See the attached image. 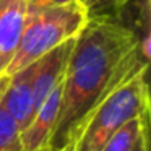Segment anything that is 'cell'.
Segmentation results:
<instances>
[{"mask_svg":"<svg viewBox=\"0 0 151 151\" xmlns=\"http://www.w3.org/2000/svg\"><path fill=\"white\" fill-rule=\"evenodd\" d=\"M145 68L148 60L140 54L133 31L114 18H89L68 57L49 146L65 150L72 145L96 106Z\"/></svg>","mask_w":151,"mask_h":151,"instance_id":"6da1fadb","label":"cell"},{"mask_svg":"<svg viewBox=\"0 0 151 151\" xmlns=\"http://www.w3.org/2000/svg\"><path fill=\"white\" fill-rule=\"evenodd\" d=\"M146 70H141L107 94L88 115L68 151H101L107 140L127 122L150 115Z\"/></svg>","mask_w":151,"mask_h":151,"instance_id":"7a4b0ae2","label":"cell"},{"mask_svg":"<svg viewBox=\"0 0 151 151\" xmlns=\"http://www.w3.org/2000/svg\"><path fill=\"white\" fill-rule=\"evenodd\" d=\"M88 20L86 8L80 4L50 8L28 7L24 31L13 60L5 70V75L20 72L21 68L39 60L54 47L68 39H75L86 26Z\"/></svg>","mask_w":151,"mask_h":151,"instance_id":"3957f363","label":"cell"},{"mask_svg":"<svg viewBox=\"0 0 151 151\" xmlns=\"http://www.w3.org/2000/svg\"><path fill=\"white\" fill-rule=\"evenodd\" d=\"M75 39H68L60 46L42 55L34 62V76H33V106L34 114L41 107L46 98L54 88L63 80L68 57L72 54Z\"/></svg>","mask_w":151,"mask_h":151,"instance_id":"277c9868","label":"cell"},{"mask_svg":"<svg viewBox=\"0 0 151 151\" xmlns=\"http://www.w3.org/2000/svg\"><path fill=\"white\" fill-rule=\"evenodd\" d=\"M33 76H34V63L21 68L20 72L8 75V85L5 88L0 104L12 115L20 132L28 127L34 117L33 106Z\"/></svg>","mask_w":151,"mask_h":151,"instance_id":"5b68a950","label":"cell"},{"mask_svg":"<svg viewBox=\"0 0 151 151\" xmlns=\"http://www.w3.org/2000/svg\"><path fill=\"white\" fill-rule=\"evenodd\" d=\"M28 17V0H0V75L13 60Z\"/></svg>","mask_w":151,"mask_h":151,"instance_id":"8992f818","label":"cell"},{"mask_svg":"<svg viewBox=\"0 0 151 151\" xmlns=\"http://www.w3.org/2000/svg\"><path fill=\"white\" fill-rule=\"evenodd\" d=\"M60 99H62V81L50 91V94L34 114L33 120L28 124V127L20 132L21 151H37L49 145L57 124Z\"/></svg>","mask_w":151,"mask_h":151,"instance_id":"52a82bcc","label":"cell"},{"mask_svg":"<svg viewBox=\"0 0 151 151\" xmlns=\"http://www.w3.org/2000/svg\"><path fill=\"white\" fill-rule=\"evenodd\" d=\"M148 117L150 115L133 119V120L127 122L125 125H122L107 140V143L104 145V148L101 151H132L135 141L140 137L141 130L148 127Z\"/></svg>","mask_w":151,"mask_h":151,"instance_id":"ba28073f","label":"cell"},{"mask_svg":"<svg viewBox=\"0 0 151 151\" xmlns=\"http://www.w3.org/2000/svg\"><path fill=\"white\" fill-rule=\"evenodd\" d=\"M0 151H21L20 127L0 104Z\"/></svg>","mask_w":151,"mask_h":151,"instance_id":"9c48e42d","label":"cell"},{"mask_svg":"<svg viewBox=\"0 0 151 151\" xmlns=\"http://www.w3.org/2000/svg\"><path fill=\"white\" fill-rule=\"evenodd\" d=\"M132 0H86L88 18H114Z\"/></svg>","mask_w":151,"mask_h":151,"instance_id":"30bf717a","label":"cell"},{"mask_svg":"<svg viewBox=\"0 0 151 151\" xmlns=\"http://www.w3.org/2000/svg\"><path fill=\"white\" fill-rule=\"evenodd\" d=\"M70 4H78L76 0H28V7L34 8H50V7H63Z\"/></svg>","mask_w":151,"mask_h":151,"instance_id":"8fae6325","label":"cell"},{"mask_svg":"<svg viewBox=\"0 0 151 151\" xmlns=\"http://www.w3.org/2000/svg\"><path fill=\"white\" fill-rule=\"evenodd\" d=\"M132 151H148V127L143 128L138 137V140L135 141Z\"/></svg>","mask_w":151,"mask_h":151,"instance_id":"7c38bea8","label":"cell"},{"mask_svg":"<svg viewBox=\"0 0 151 151\" xmlns=\"http://www.w3.org/2000/svg\"><path fill=\"white\" fill-rule=\"evenodd\" d=\"M7 85H8V75H0V99H2V94H4Z\"/></svg>","mask_w":151,"mask_h":151,"instance_id":"4fadbf2b","label":"cell"},{"mask_svg":"<svg viewBox=\"0 0 151 151\" xmlns=\"http://www.w3.org/2000/svg\"><path fill=\"white\" fill-rule=\"evenodd\" d=\"M37 151H67V148L65 150H57V148H52V146H44V148H41V150H37Z\"/></svg>","mask_w":151,"mask_h":151,"instance_id":"5bb4252c","label":"cell"},{"mask_svg":"<svg viewBox=\"0 0 151 151\" xmlns=\"http://www.w3.org/2000/svg\"><path fill=\"white\" fill-rule=\"evenodd\" d=\"M76 2H78L80 5H83V7H85V2H86V0H76Z\"/></svg>","mask_w":151,"mask_h":151,"instance_id":"9a60e30c","label":"cell"}]
</instances>
